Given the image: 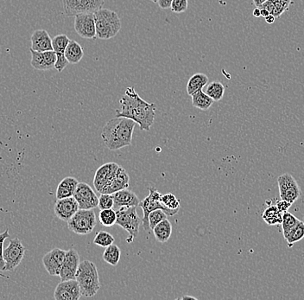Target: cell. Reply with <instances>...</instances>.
Here are the masks:
<instances>
[{
	"mask_svg": "<svg viewBox=\"0 0 304 300\" xmlns=\"http://www.w3.org/2000/svg\"><path fill=\"white\" fill-rule=\"evenodd\" d=\"M81 260L78 252L74 248H70L66 252L64 261L62 264L60 278L62 281L69 280H75L76 273L78 271Z\"/></svg>",
	"mask_w": 304,
	"mask_h": 300,
	"instance_id": "cell-14",
	"label": "cell"
},
{
	"mask_svg": "<svg viewBox=\"0 0 304 300\" xmlns=\"http://www.w3.org/2000/svg\"><path fill=\"white\" fill-rule=\"evenodd\" d=\"M96 38L101 40H108L120 32L122 26L119 15L111 10H98L94 12Z\"/></svg>",
	"mask_w": 304,
	"mask_h": 300,
	"instance_id": "cell-4",
	"label": "cell"
},
{
	"mask_svg": "<svg viewBox=\"0 0 304 300\" xmlns=\"http://www.w3.org/2000/svg\"><path fill=\"white\" fill-rule=\"evenodd\" d=\"M31 53V66L35 70L46 71L55 69L56 62V54L54 50L38 52L30 49Z\"/></svg>",
	"mask_w": 304,
	"mask_h": 300,
	"instance_id": "cell-18",
	"label": "cell"
},
{
	"mask_svg": "<svg viewBox=\"0 0 304 300\" xmlns=\"http://www.w3.org/2000/svg\"><path fill=\"white\" fill-rule=\"evenodd\" d=\"M292 2L293 0H267L261 7L268 10L271 14L278 18L289 10Z\"/></svg>",
	"mask_w": 304,
	"mask_h": 300,
	"instance_id": "cell-24",
	"label": "cell"
},
{
	"mask_svg": "<svg viewBox=\"0 0 304 300\" xmlns=\"http://www.w3.org/2000/svg\"><path fill=\"white\" fill-rule=\"evenodd\" d=\"M283 214L276 205H272L263 211L262 217L268 225L281 224L283 221Z\"/></svg>",
	"mask_w": 304,
	"mask_h": 300,
	"instance_id": "cell-29",
	"label": "cell"
},
{
	"mask_svg": "<svg viewBox=\"0 0 304 300\" xmlns=\"http://www.w3.org/2000/svg\"><path fill=\"white\" fill-rule=\"evenodd\" d=\"M84 56V51L81 44L74 40H70L65 50V57L71 64H77Z\"/></svg>",
	"mask_w": 304,
	"mask_h": 300,
	"instance_id": "cell-25",
	"label": "cell"
},
{
	"mask_svg": "<svg viewBox=\"0 0 304 300\" xmlns=\"http://www.w3.org/2000/svg\"><path fill=\"white\" fill-rule=\"evenodd\" d=\"M75 280L79 283L82 296L94 297L100 288V277L96 265L90 260H83L76 273Z\"/></svg>",
	"mask_w": 304,
	"mask_h": 300,
	"instance_id": "cell-3",
	"label": "cell"
},
{
	"mask_svg": "<svg viewBox=\"0 0 304 300\" xmlns=\"http://www.w3.org/2000/svg\"><path fill=\"white\" fill-rule=\"evenodd\" d=\"M213 103H214V99H211L210 97L208 96L202 89L192 95L193 107L203 111L208 110L213 105Z\"/></svg>",
	"mask_w": 304,
	"mask_h": 300,
	"instance_id": "cell-28",
	"label": "cell"
},
{
	"mask_svg": "<svg viewBox=\"0 0 304 300\" xmlns=\"http://www.w3.org/2000/svg\"><path fill=\"white\" fill-rule=\"evenodd\" d=\"M80 210L79 204L73 196L57 199L55 204V214L60 220L67 222Z\"/></svg>",
	"mask_w": 304,
	"mask_h": 300,
	"instance_id": "cell-17",
	"label": "cell"
},
{
	"mask_svg": "<svg viewBox=\"0 0 304 300\" xmlns=\"http://www.w3.org/2000/svg\"><path fill=\"white\" fill-rule=\"evenodd\" d=\"M276 20V18L273 16V15L270 14L268 17H266L265 21L266 23H269V24H272V23H274Z\"/></svg>",
	"mask_w": 304,
	"mask_h": 300,
	"instance_id": "cell-43",
	"label": "cell"
},
{
	"mask_svg": "<svg viewBox=\"0 0 304 300\" xmlns=\"http://www.w3.org/2000/svg\"><path fill=\"white\" fill-rule=\"evenodd\" d=\"M188 2L187 0H173L170 6L171 12L175 13H182L187 11Z\"/></svg>",
	"mask_w": 304,
	"mask_h": 300,
	"instance_id": "cell-39",
	"label": "cell"
},
{
	"mask_svg": "<svg viewBox=\"0 0 304 300\" xmlns=\"http://www.w3.org/2000/svg\"><path fill=\"white\" fill-rule=\"evenodd\" d=\"M208 83V77L205 74L197 73L195 74L193 76L190 77L187 82V94L192 96L194 93L202 90L205 86H207Z\"/></svg>",
	"mask_w": 304,
	"mask_h": 300,
	"instance_id": "cell-27",
	"label": "cell"
},
{
	"mask_svg": "<svg viewBox=\"0 0 304 300\" xmlns=\"http://www.w3.org/2000/svg\"><path fill=\"white\" fill-rule=\"evenodd\" d=\"M259 8H260L261 17H263V18H265L266 17H268V16L271 14L268 10L264 9V8H262V7H259Z\"/></svg>",
	"mask_w": 304,
	"mask_h": 300,
	"instance_id": "cell-45",
	"label": "cell"
},
{
	"mask_svg": "<svg viewBox=\"0 0 304 300\" xmlns=\"http://www.w3.org/2000/svg\"><path fill=\"white\" fill-rule=\"evenodd\" d=\"M152 232L154 234L156 240L158 242H160V243H165L170 240L171 234H172V225L170 223V221L168 220V218L165 219L161 222H159L152 229Z\"/></svg>",
	"mask_w": 304,
	"mask_h": 300,
	"instance_id": "cell-26",
	"label": "cell"
},
{
	"mask_svg": "<svg viewBox=\"0 0 304 300\" xmlns=\"http://www.w3.org/2000/svg\"><path fill=\"white\" fill-rule=\"evenodd\" d=\"M31 50L44 52L53 50L52 39L45 29L35 30L31 36Z\"/></svg>",
	"mask_w": 304,
	"mask_h": 300,
	"instance_id": "cell-21",
	"label": "cell"
},
{
	"mask_svg": "<svg viewBox=\"0 0 304 300\" xmlns=\"http://www.w3.org/2000/svg\"><path fill=\"white\" fill-rule=\"evenodd\" d=\"M119 168L120 165L118 163L110 162L103 164L97 170L94 178V185L98 192H101V190L113 180Z\"/></svg>",
	"mask_w": 304,
	"mask_h": 300,
	"instance_id": "cell-13",
	"label": "cell"
},
{
	"mask_svg": "<svg viewBox=\"0 0 304 300\" xmlns=\"http://www.w3.org/2000/svg\"><path fill=\"white\" fill-rule=\"evenodd\" d=\"M98 207L101 210L112 209L114 207V198L112 194H100L99 197V205Z\"/></svg>",
	"mask_w": 304,
	"mask_h": 300,
	"instance_id": "cell-38",
	"label": "cell"
},
{
	"mask_svg": "<svg viewBox=\"0 0 304 300\" xmlns=\"http://www.w3.org/2000/svg\"><path fill=\"white\" fill-rule=\"evenodd\" d=\"M79 181L73 177H67L61 181L56 189V198L62 199L73 196Z\"/></svg>",
	"mask_w": 304,
	"mask_h": 300,
	"instance_id": "cell-23",
	"label": "cell"
},
{
	"mask_svg": "<svg viewBox=\"0 0 304 300\" xmlns=\"http://www.w3.org/2000/svg\"><path fill=\"white\" fill-rule=\"evenodd\" d=\"M73 197L79 204L80 210H94L99 205V197L86 183H79Z\"/></svg>",
	"mask_w": 304,
	"mask_h": 300,
	"instance_id": "cell-11",
	"label": "cell"
},
{
	"mask_svg": "<svg viewBox=\"0 0 304 300\" xmlns=\"http://www.w3.org/2000/svg\"><path fill=\"white\" fill-rule=\"evenodd\" d=\"M104 5L105 0H62L65 15L68 18L81 13H94Z\"/></svg>",
	"mask_w": 304,
	"mask_h": 300,
	"instance_id": "cell-8",
	"label": "cell"
},
{
	"mask_svg": "<svg viewBox=\"0 0 304 300\" xmlns=\"http://www.w3.org/2000/svg\"><path fill=\"white\" fill-rule=\"evenodd\" d=\"M0 276H1V277H4V278H8V277H7V276H5V275H3V274H0Z\"/></svg>",
	"mask_w": 304,
	"mask_h": 300,
	"instance_id": "cell-49",
	"label": "cell"
},
{
	"mask_svg": "<svg viewBox=\"0 0 304 300\" xmlns=\"http://www.w3.org/2000/svg\"><path fill=\"white\" fill-rule=\"evenodd\" d=\"M129 181H130V178H129L128 173L126 170L124 169L123 167L120 166L117 173H116V176L114 177L113 180L111 181L107 186L101 190L100 194H102V193L113 194L119 190L126 189L129 186Z\"/></svg>",
	"mask_w": 304,
	"mask_h": 300,
	"instance_id": "cell-22",
	"label": "cell"
},
{
	"mask_svg": "<svg viewBox=\"0 0 304 300\" xmlns=\"http://www.w3.org/2000/svg\"><path fill=\"white\" fill-rule=\"evenodd\" d=\"M149 194L147 195L143 201L139 203V207L143 210V216L142 219V224H143V229L146 231L147 233H150V227L149 224V213L154 211L156 210H163L166 213L168 216H176L179 212V210H173L165 207L164 204H162L161 196L162 194L158 192L153 188H149Z\"/></svg>",
	"mask_w": 304,
	"mask_h": 300,
	"instance_id": "cell-5",
	"label": "cell"
},
{
	"mask_svg": "<svg viewBox=\"0 0 304 300\" xmlns=\"http://www.w3.org/2000/svg\"><path fill=\"white\" fill-rule=\"evenodd\" d=\"M300 222V220L295 217L291 213L284 212L283 214V221H282V229H283V235L286 234L288 231H290L291 228L295 227Z\"/></svg>",
	"mask_w": 304,
	"mask_h": 300,
	"instance_id": "cell-35",
	"label": "cell"
},
{
	"mask_svg": "<svg viewBox=\"0 0 304 300\" xmlns=\"http://www.w3.org/2000/svg\"><path fill=\"white\" fill-rule=\"evenodd\" d=\"M182 299H186V298H193V299H196V297H192V296H185V297H181Z\"/></svg>",
	"mask_w": 304,
	"mask_h": 300,
	"instance_id": "cell-47",
	"label": "cell"
},
{
	"mask_svg": "<svg viewBox=\"0 0 304 300\" xmlns=\"http://www.w3.org/2000/svg\"><path fill=\"white\" fill-rule=\"evenodd\" d=\"M96 224V215L93 210H79L67 222L68 228L80 236L92 233Z\"/></svg>",
	"mask_w": 304,
	"mask_h": 300,
	"instance_id": "cell-7",
	"label": "cell"
},
{
	"mask_svg": "<svg viewBox=\"0 0 304 300\" xmlns=\"http://www.w3.org/2000/svg\"><path fill=\"white\" fill-rule=\"evenodd\" d=\"M252 15H253V17H255V18H260V8H259V7H256V8H255V9L253 10Z\"/></svg>",
	"mask_w": 304,
	"mask_h": 300,
	"instance_id": "cell-44",
	"label": "cell"
},
{
	"mask_svg": "<svg viewBox=\"0 0 304 300\" xmlns=\"http://www.w3.org/2000/svg\"><path fill=\"white\" fill-rule=\"evenodd\" d=\"M161 202L165 207L170 210H180V200L172 193H167L162 195Z\"/></svg>",
	"mask_w": 304,
	"mask_h": 300,
	"instance_id": "cell-36",
	"label": "cell"
},
{
	"mask_svg": "<svg viewBox=\"0 0 304 300\" xmlns=\"http://www.w3.org/2000/svg\"><path fill=\"white\" fill-rule=\"evenodd\" d=\"M25 248L18 238L10 240V244L4 250L5 268L3 271H13L23 260Z\"/></svg>",
	"mask_w": 304,
	"mask_h": 300,
	"instance_id": "cell-10",
	"label": "cell"
},
{
	"mask_svg": "<svg viewBox=\"0 0 304 300\" xmlns=\"http://www.w3.org/2000/svg\"><path fill=\"white\" fill-rule=\"evenodd\" d=\"M168 218L166 213L163 210H156L152 212L149 213V224L150 227V230H152L157 225Z\"/></svg>",
	"mask_w": 304,
	"mask_h": 300,
	"instance_id": "cell-37",
	"label": "cell"
},
{
	"mask_svg": "<svg viewBox=\"0 0 304 300\" xmlns=\"http://www.w3.org/2000/svg\"><path fill=\"white\" fill-rule=\"evenodd\" d=\"M100 222L104 227H112L116 224L117 221V212L113 209H106L101 210L99 214Z\"/></svg>",
	"mask_w": 304,
	"mask_h": 300,
	"instance_id": "cell-33",
	"label": "cell"
},
{
	"mask_svg": "<svg viewBox=\"0 0 304 300\" xmlns=\"http://www.w3.org/2000/svg\"><path fill=\"white\" fill-rule=\"evenodd\" d=\"M284 239L286 240L289 247H292L295 242H298L304 238V222H300L295 225V227L291 228L284 235Z\"/></svg>",
	"mask_w": 304,
	"mask_h": 300,
	"instance_id": "cell-30",
	"label": "cell"
},
{
	"mask_svg": "<svg viewBox=\"0 0 304 300\" xmlns=\"http://www.w3.org/2000/svg\"><path fill=\"white\" fill-rule=\"evenodd\" d=\"M120 258H121V250L117 245L111 244L105 248L103 254V259L107 264L112 266H116L120 262Z\"/></svg>",
	"mask_w": 304,
	"mask_h": 300,
	"instance_id": "cell-31",
	"label": "cell"
},
{
	"mask_svg": "<svg viewBox=\"0 0 304 300\" xmlns=\"http://www.w3.org/2000/svg\"><path fill=\"white\" fill-rule=\"evenodd\" d=\"M117 221L116 224L124 228L129 234V239L126 242H132L139 235L142 219L138 216L137 207H122L116 211Z\"/></svg>",
	"mask_w": 304,
	"mask_h": 300,
	"instance_id": "cell-6",
	"label": "cell"
},
{
	"mask_svg": "<svg viewBox=\"0 0 304 300\" xmlns=\"http://www.w3.org/2000/svg\"><path fill=\"white\" fill-rule=\"evenodd\" d=\"M149 1H151V2H153V3H158V0H149Z\"/></svg>",
	"mask_w": 304,
	"mask_h": 300,
	"instance_id": "cell-48",
	"label": "cell"
},
{
	"mask_svg": "<svg viewBox=\"0 0 304 300\" xmlns=\"http://www.w3.org/2000/svg\"><path fill=\"white\" fill-rule=\"evenodd\" d=\"M115 242L113 236L106 231H100L94 237V243L101 248H106L110 245L113 244Z\"/></svg>",
	"mask_w": 304,
	"mask_h": 300,
	"instance_id": "cell-34",
	"label": "cell"
},
{
	"mask_svg": "<svg viewBox=\"0 0 304 300\" xmlns=\"http://www.w3.org/2000/svg\"><path fill=\"white\" fill-rule=\"evenodd\" d=\"M256 7H261L263 4L265 3L267 0H252Z\"/></svg>",
	"mask_w": 304,
	"mask_h": 300,
	"instance_id": "cell-46",
	"label": "cell"
},
{
	"mask_svg": "<svg viewBox=\"0 0 304 300\" xmlns=\"http://www.w3.org/2000/svg\"><path fill=\"white\" fill-rule=\"evenodd\" d=\"M74 29L82 38H96V26L94 13H81L74 17Z\"/></svg>",
	"mask_w": 304,
	"mask_h": 300,
	"instance_id": "cell-12",
	"label": "cell"
},
{
	"mask_svg": "<svg viewBox=\"0 0 304 300\" xmlns=\"http://www.w3.org/2000/svg\"><path fill=\"white\" fill-rule=\"evenodd\" d=\"M67 251L54 248L43 258L44 268L51 276H59Z\"/></svg>",
	"mask_w": 304,
	"mask_h": 300,
	"instance_id": "cell-16",
	"label": "cell"
},
{
	"mask_svg": "<svg viewBox=\"0 0 304 300\" xmlns=\"http://www.w3.org/2000/svg\"><path fill=\"white\" fill-rule=\"evenodd\" d=\"M205 93H207L211 99H214V102H219L224 96L225 87L221 82H212L207 86Z\"/></svg>",
	"mask_w": 304,
	"mask_h": 300,
	"instance_id": "cell-32",
	"label": "cell"
},
{
	"mask_svg": "<svg viewBox=\"0 0 304 300\" xmlns=\"http://www.w3.org/2000/svg\"><path fill=\"white\" fill-rule=\"evenodd\" d=\"M137 123L124 117H115L108 120L101 131L105 146L110 151H116L131 146L135 125Z\"/></svg>",
	"mask_w": 304,
	"mask_h": 300,
	"instance_id": "cell-2",
	"label": "cell"
},
{
	"mask_svg": "<svg viewBox=\"0 0 304 300\" xmlns=\"http://www.w3.org/2000/svg\"><path fill=\"white\" fill-rule=\"evenodd\" d=\"M276 204H277L276 206L282 213L287 212L292 205V204H290V203L285 201V200H283V199H281L280 201L277 202Z\"/></svg>",
	"mask_w": 304,
	"mask_h": 300,
	"instance_id": "cell-41",
	"label": "cell"
},
{
	"mask_svg": "<svg viewBox=\"0 0 304 300\" xmlns=\"http://www.w3.org/2000/svg\"><path fill=\"white\" fill-rule=\"evenodd\" d=\"M8 229H6L4 233L0 234V270L3 271L5 268V259H4V242L7 238H10Z\"/></svg>",
	"mask_w": 304,
	"mask_h": 300,
	"instance_id": "cell-40",
	"label": "cell"
},
{
	"mask_svg": "<svg viewBox=\"0 0 304 300\" xmlns=\"http://www.w3.org/2000/svg\"><path fill=\"white\" fill-rule=\"evenodd\" d=\"M120 103L121 110L117 111L116 117L131 119L139 125L142 131H149L155 120L156 104L142 99L132 87L126 88Z\"/></svg>",
	"mask_w": 304,
	"mask_h": 300,
	"instance_id": "cell-1",
	"label": "cell"
},
{
	"mask_svg": "<svg viewBox=\"0 0 304 300\" xmlns=\"http://www.w3.org/2000/svg\"><path fill=\"white\" fill-rule=\"evenodd\" d=\"M278 188L280 198L294 204L301 195V188L293 176L284 173L278 178Z\"/></svg>",
	"mask_w": 304,
	"mask_h": 300,
	"instance_id": "cell-9",
	"label": "cell"
},
{
	"mask_svg": "<svg viewBox=\"0 0 304 300\" xmlns=\"http://www.w3.org/2000/svg\"><path fill=\"white\" fill-rule=\"evenodd\" d=\"M114 207H138L140 203L138 195H136L131 189H121L117 192L113 193Z\"/></svg>",
	"mask_w": 304,
	"mask_h": 300,
	"instance_id": "cell-20",
	"label": "cell"
},
{
	"mask_svg": "<svg viewBox=\"0 0 304 300\" xmlns=\"http://www.w3.org/2000/svg\"><path fill=\"white\" fill-rule=\"evenodd\" d=\"M173 0H158V5L161 9H170Z\"/></svg>",
	"mask_w": 304,
	"mask_h": 300,
	"instance_id": "cell-42",
	"label": "cell"
},
{
	"mask_svg": "<svg viewBox=\"0 0 304 300\" xmlns=\"http://www.w3.org/2000/svg\"><path fill=\"white\" fill-rule=\"evenodd\" d=\"M82 297L79 283L76 280H69L59 283L55 290L56 300H79Z\"/></svg>",
	"mask_w": 304,
	"mask_h": 300,
	"instance_id": "cell-15",
	"label": "cell"
},
{
	"mask_svg": "<svg viewBox=\"0 0 304 300\" xmlns=\"http://www.w3.org/2000/svg\"><path fill=\"white\" fill-rule=\"evenodd\" d=\"M70 39L68 38L67 35L61 34L53 38L52 46L53 50L56 54V62L55 65L56 69L58 72H62L65 68L68 65V61L67 58L65 57V50L67 48V44H69Z\"/></svg>",
	"mask_w": 304,
	"mask_h": 300,
	"instance_id": "cell-19",
	"label": "cell"
}]
</instances>
